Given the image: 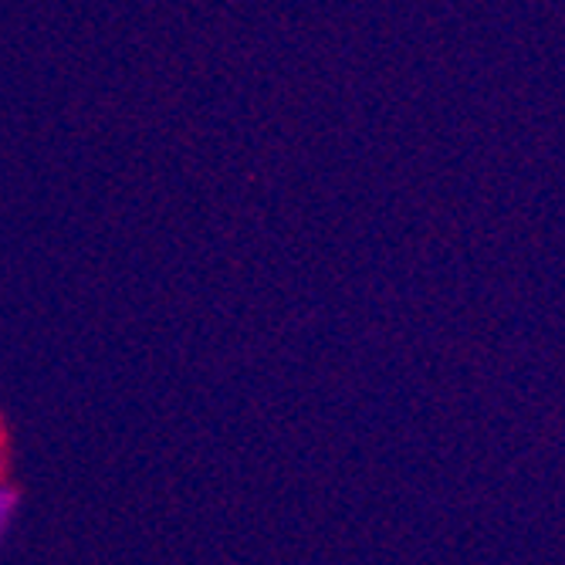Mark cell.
<instances>
[{
  "label": "cell",
  "instance_id": "cell-1",
  "mask_svg": "<svg viewBox=\"0 0 565 565\" xmlns=\"http://www.w3.org/2000/svg\"><path fill=\"white\" fill-rule=\"evenodd\" d=\"M18 508H21V491L8 478H0V545L8 542V535L14 529Z\"/></svg>",
  "mask_w": 565,
  "mask_h": 565
},
{
  "label": "cell",
  "instance_id": "cell-2",
  "mask_svg": "<svg viewBox=\"0 0 565 565\" xmlns=\"http://www.w3.org/2000/svg\"><path fill=\"white\" fill-rule=\"evenodd\" d=\"M8 471V440H4V427H0V478Z\"/></svg>",
  "mask_w": 565,
  "mask_h": 565
}]
</instances>
